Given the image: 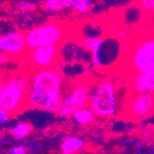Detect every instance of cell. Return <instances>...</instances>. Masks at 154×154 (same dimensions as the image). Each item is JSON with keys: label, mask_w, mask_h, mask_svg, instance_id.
<instances>
[{"label": "cell", "mask_w": 154, "mask_h": 154, "mask_svg": "<svg viewBox=\"0 0 154 154\" xmlns=\"http://www.w3.org/2000/svg\"><path fill=\"white\" fill-rule=\"evenodd\" d=\"M62 75L53 67L39 70L30 78L27 106L30 108L57 112L62 100Z\"/></svg>", "instance_id": "obj_1"}, {"label": "cell", "mask_w": 154, "mask_h": 154, "mask_svg": "<svg viewBox=\"0 0 154 154\" xmlns=\"http://www.w3.org/2000/svg\"><path fill=\"white\" fill-rule=\"evenodd\" d=\"M31 75L26 71H14L5 79L0 107L11 116H16L27 107V93Z\"/></svg>", "instance_id": "obj_2"}, {"label": "cell", "mask_w": 154, "mask_h": 154, "mask_svg": "<svg viewBox=\"0 0 154 154\" xmlns=\"http://www.w3.org/2000/svg\"><path fill=\"white\" fill-rule=\"evenodd\" d=\"M88 106L98 118L116 116L119 112V98L114 82L106 80L91 91Z\"/></svg>", "instance_id": "obj_3"}, {"label": "cell", "mask_w": 154, "mask_h": 154, "mask_svg": "<svg viewBox=\"0 0 154 154\" xmlns=\"http://www.w3.org/2000/svg\"><path fill=\"white\" fill-rule=\"evenodd\" d=\"M25 35V41L27 50L35 49L38 46L54 45L62 43L66 37V27L60 23H48L42 26L27 31Z\"/></svg>", "instance_id": "obj_4"}, {"label": "cell", "mask_w": 154, "mask_h": 154, "mask_svg": "<svg viewBox=\"0 0 154 154\" xmlns=\"http://www.w3.org/2000/svg\"><path fill=\"white\" fill-rule=\"evenodd\" d=\"M131 65L134 73H144L154 70L153 37H146L135 45L131 54Z\"/></svg>", "instance_id": "obj_5"}, {"label": "cell", "mask_w": 154, "mask_h": 154, "mask_svg": "<svg viewBox=\"0 0 154 154\" xmlns=\"http://www.w3.org/2000/svg\"><path fill=\"white\" fill-rule=\"evenodd\" d=\"M90 93L91 90L88 85L78 84L67 97L62 98L56 113H58L62 118H70L75 110L88 105L90 99Z\"/></svg>", "instance_id": "obj_6"}, {"label": "cell", "mask_w": 154, "mask_h": 154, "mask_svg": "<svg viewBox=\"0 0 154 154\" xmlns=\"http://www.w3.org/2000/svg\"><path fill=\"white\" fill-rule=\"evenodd\" d=\"M153 93H133L128 106L126 107L127 116L131 121L135 122L148 119L153 114Z\"/></svg>", "instance_id": "obj_7"}, {"label": "cell", "mask_w": 154, "mask_h": 154, "mask_svg": "<svg viewBox=\"0 0 154 154\" xmlns=\"http://www.w3.org/2000/svg\"><path fill=\"white\" fill-rule=\"evenodd\" d=\"M59 44L54 45H46V46H38L35 49L27 50L26 56L27 62L31 64L36 68H49L53 67L56 64L57 57H58Z\"/></svg>", "instance_id": "obj_8"}, {"label": "cell", "mask_w": 154, "mask_h": 154, "mask_svg": "<svg viewBox=\"0 0 154 154\" xmlns=\"http://www.w3.org/2000/svg\"><path fill=\"white\" fill-rule=\"evenodd\" d=\"M26 51L27 45L23 32H10L0 37V52L9 55H22Z\"/></svg>", "instance_id": "obj_9"}, {"label": "cell", "mask_w": 154, "mask_h": 154, "mask_svg": "<svg viewBox=\"0 0 154 154\" xmlns=\"http://www.w3.org/2000/svg\"><path fill=\"white\" fill-rule=\"evenodd\" d=\"M133 93L154 92V70L144 73H134L131 80Z\"/></svg>", "instance_id": "obj_10"}, {"label": "cell", "mask_w": 154, "mask_h": 154, "mask_svg": "<svg viewBox=\"0 0 154 154\" xmlns=\"http://www.w3.org/2000/svg\"><path fill=\"white\" fill-rule=\"evenodd\" d=\"M85 146V142L79 136H69L64 139V141L60 143V152L63 154H75L82 151Z\"/></svg>", "instance_id": "obj_11"}, {"label": "cell", "mask_w": 154, "mask_h": 154, "mask_svg": "<svg viewBox=\"0 0 154 154\" xmlns=\"http://www.w3.org/2000/svg\"><path fill=\"white\" fill-rule=\"evenodd\" d=\"M103 39L98 38V37H85L83 40V46L88 51L92 52V58L93 64L96 68H101V63L99 59V49L101 45Z\"/></svg>", "instance_id": "obj_12"}, {"label": "cell", "mask_w": 154, "mask_h": 154, "mask_svg": "<svg viewBox=\"0 0 154 154\" xmlns=\"http://www.w3.org/2000/svg\"><path fill=\"white\" fill-rule=\"evenodd\" d=\"M71 116L79 125H90L95 120L94 112L90 108H84V107L75 110Z\"/></svg>", "instance_id": "obj_13"}, {"label": "cell", "mask_w": 154, "mask_h": 154, "mask_svg": "<svg viewBox=\"0 0 154 154\" xmlns=\"http://www.w3.org/2000/svg\"><path fill=\"white\" fill-rule=\"evenodd\" d=\"M80 1L81 0H45L43 7L49 12H58L63 9L72 8Z\"/></svg>", "instance_id": "obj_14"}, {"label": "cell", "mask_w": 154, "mask_h": 154, "mask_svg": "<svg viewBox=\"0 0 154 154\" xmlns=\"http://www.w3.org/2000/svg\"><path fill=\"white\" fill-rule=\"evenodd\" d=\"M31 131H32V127H31L30 124L26 123V122H20L10 129L11 136L14 139H17V140L26 138L27 136L30 135Z\"/></svg>", "instance_id": "obj_15"}, {"label": "cell", "mask_w": 154, "mask_h": 154, "mask_svg": "<svg viewBox=\"0 0 154 154\" xmlns=\"http://www.w3.org/2000/svg\"><path fill=\"white\" fill-rule=\"evenodd\" d=\"M93 5V0H81L80 2L75 3L72 8L75 9V12L79 13H86L90 11Z\"/></svg>", "instance_id": "obj_16"}, {"label": "cell", "mask_w": 154, "mask_h": 154, "mask_svg": "<svg viewBox=\"0 0 154 154\" xmlns=\"http://www.w3.org/2000/svg\"><path fill=\"white\" fill-rule=\"evenodd\" d=\"M140 7L146 13H153L154 11V0H140Z\"/></svg>", "instance_id": "obj_17"}, {"label": "cell", "mask_w": 154, "mask_h": 154, "mask_svg": "<svg viewBox=\"0 0 154 154\" xmlns=\"http://www.w3.org/2000/svg\"><path fill=\"white\" fill-rule=\"evenodd\" d=\"M18 9L22 12H29V11H32L35 9V5L32 2H29V1H22L18 5Z\"/></svg>", "instance_id": "obj_18"}, {"label": "cell", "mask_w": 154, "mask_h": 154, "mask_svg": "<svg viewBox=\"0 0 154 154\" xmlns=\"http://www.w3.org/2000/svg\"><path fill=\"white\" fill-rule=\"evenodd\" d=\"M11 116L5 110L0 107V126H3L10 121Z\"/></svg>", "instance_id": "obj_19"}, {"label": "cell", "mask_w": 154, "mask_h": 154, "mask_svg": "<svg viewBox=\"0 0 154 154\" xmlns=\"http://www.w3.org/2000/svg\"><path fill=\"white\" fill-rule=\"evenodd\" d=\"M8 152L10 154H26L28 152V150L24 146H14Z\"/></svg>", "instance_id": "obj_20"}, {"label": "cell", "mask_w": 154, "mask_h": 154, "mask_svg": "<svg viewBox=\"0 0 154 154\" xmlns=\"http://www.w3.org/2000/svg\"><path fill=\"white\" fill-rule=\"evenodd\" d=\"M10 59H11V55H9L8 53H3V52H0V65L8 63Z\"/></svg>", "instance_id": "obj_21"}, {"label": "cell", "mask_w": 154, "mask_h": 154, "mask_svg": "<svg viewBox=\"0 0 154 154\" xmlns=\"http://www.w3.org/2000/svg\"><path fill=\"white\" fill-rule=\"evenodd\" d=\"M5 77H1V75H0V103H1V98H2V92H3V88H5Z\"/></svg>", "instance_id": "obj_22"}]
</instances>
